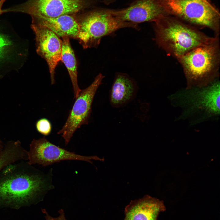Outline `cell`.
<instances>
[{
	"label": "cell",
	"instance_id": "cell-13",
	"mask_svg": "<svg viewBox=\"0 0 220 220\" xmlns=\"http://www.w3.org/2000/svg\"><path fill=\"white\" fill-rule=\"evenodd\" d=\"M72 15H63L56 17H32V23L47 28L59 37L66 36L77 39L79 25L76 18Z\"/></svg>",
	"mask_w": 220,
	"mask_h": 220
},
{
	"label": "cell",
	"instance_id": "cell-10",
	"mask_svg": "<svg viewBox=\"0 0 220 220\" xmlns=\"http://www.w3.org/2000/svg\"><path fill=\"white\" fill-rule=\"evenodd\" d=\"M110 9L112 14L118 19L137 24L155 22L163 16L169 15L159 0H135L127 7Z\"/></svg>",
	"mask_w": 220,
	"mask_h": 220
},
{
	"label": "cell",
	"instance_id": "cell-1",
	"mask_svg": "<svg viewBox=\"0 0 220 220\" xmlns=\"http://www.w3.org/2000/svg\"><path fill=\"white\" fill-rule=\"evenodd\" d=\"M52 172L45 173L24 160L5 167L0 171V207L17 208L42 200L54 189Z\"/></svg>",
	"mask_w": 220,
	"mask_h": 220
},
{
	"label": "cell",
	"instance_id": "cell-15",
	"mask_svg": "<svg viewBox=\"0 0 220 220\" xmlns=\"http://www.w3.org/2000/svg\"><path fill=\"white\" fill-rule=\"evenodd\" d=\"M61 38V61L68 71L72 85L74 98H76L81 90L78 82L77 62L70 38L66 36Z\"/></svg>",
	"mask_w": 220,
	"mask_h": 220
},
{
	"label": "cell",
	"instance_id": "cell-11",
	"mask_svg": "<svg viewBox=\"0 0 220 220\" xmlns=\"http://www.w3.org/2000/svg\"><path fill=\"white\" fill-rule=\"evenodd\" d=\"M31 28L35 35L37 52L47 62L51 83L53 84L55 69L61 61V40L52 31L43 26L32 23Z\"/></svg>",
	"mask_w": 220,
	"mask_h": 220
},
{
	"label": "cell",
	"instance_id": "cell-7",
	"mask_svg": "<svg viewBox=\"0 0 220 220\" xmlns=\"http://www.w3.org/2000/svg\"><path fill=\"white\" fill-rule=\"evenodd\" d=\"M104 77L99 74L89 86L81 90L75 98L65 123L57 133L64 139L65 145L78 129L88 123L94 97Z\"/></svg>",
	"mask_w": 220,
	"mask_h": 220
},
{
	"label": "cell",
	"instance_id": "cell-2",
	"mask_svg": "<svg viewBox=\"0 0 220 220\" xmlns=\"http://www.w3.org/2000/svg\"><path fill=\"white\" fill-rule=\"evenodd\" d=\"M155 40L168 55L176 59L215 38L207 36L193 25L170 15L154 22Z\"/></svg>",
	"mask_w": 220,
	"mask_h": 220
},
{
	"label": "cell",
	"instance_id": "cell-12",
	"mask_svg": "<svg viewBox=\"0 0 220 220\" xmlns=\"http://www.w3.org/2000/svg\"><path fill=\"white\" fill-rule=\"evenodd\" d=\"M165 210L163 201L145 195L125 207L123 220H157L160 213Z\"/></svg>",
	"mask_w": 220,
	"mask_h": 220
},
{
	"label": "cell",
	"instance_id": "cell-3",
	"mask_svg": "<svg viewBox=\"0 0 220 220\" xmlns=\"http://www.w3.org/2000/svg\"><path fill=\"white\" fill-rule=\"evenodd\" d=\"M186 79V87L202 88L218 78L220 65L219 36L195 48L177 59Z\"/></svg>",
	"mask_w": 220,
	"mask_h": 220
},
{
	"label": "cell",
	"instance_id": "cell-23",
	"mask_svg": "<svg viewBox=\"0 0 220 220\" xmlns=\"http://www.w3.org/2000/svg\"><path fill=\"white\" fill-rule=\"evenodd\" d=\"M0 0L3 1L4 2H5V1H6V0Z\"/></svg>",
	"mask_w": 220,
	"mask_h": 220
},
{
	"label": "cell",
	"instance_id": "cell-6",
	"mask_svg": "<svg viewBox=\"0 0 220 220\" xmlns=\"http://www.w3.org/2000/svg\"><path fill=\"white\" fill-rule=\"evenodd\" d=\"M76 19L79 26L77 39L84 49L97 46L103 37L120 29L138 28V24L118 19L110 9L95 10Z\"/></svg>",
	"mask_w": 220,
	"mask_h": 220
},
{
	"label": "cell",
	"instance_id": "cell-5",
	"mask_svg": "<svg viewBox=\"0 0 220 220\" xmlns=\"http://www.w3.org/2000/svg\"><path fill=\"white\" fill-rule=\"evenodd\" d=\"M220 82L217 79L202 88L193 87L179 91L170 98L174 105L184 109L180 117L201 113L203 118L220 114Z\"/></svg>",
	"mask_w": 220,
	"mask_h": 220
},
{
	"label": "cell",
	"instance_id": "cell-18",
	"mask_svg": "<svg viewBox=\"0 0 220 220\" xmlns=\"http://www.w3.org/2000/svg\"><path fill=\"white\" fill-rule=\"evenodd\" d=\"M10 45V42L0 34V59L4 57Z\"/></svg>",
	"mask_w": 220,
	"mask_h": 220
},
{
	"label": "cell",
	"instance_id": "cell-14",
	"mask_svg": "<svg viewBox=\"0 0 220 220\" xmlns=\"http://www.w3.org/2000/svg\"><path fill=\"white\" fill-rule=\"evenodd\" d=\"M137 91V86L131 79L123 75H117L110 90L111 105L115 108L125 106L134 99Z\"/></svg>",
	"mask_w": 220,
	"mask_h": 220
},
{
	"label": "cell",
	"instance_id": "cell-17",
	"mask_svg": "<svg viewBox=\"0 0 220 220\" xmlns=\"http://www.w3.org/2000/svg\"><path fill=\"white\" fill-rule=\"evenodd\" d=\"M36 127L38 131L45 136L49 135L52 131L51 123L49 120L46 118L38 120L36 123Z\"/></svg>",
	"mask_w": 220,
	"mask_h": 220
},
{
	"label": "cell",
	"instance_id": "cell-21",
	"mask_svg": "<svg viewBox=\"0 0 220 220\" xmlns=\"http://www.w3.org/2000/svg\"><path fill=\"white\" fill-rule=\"evenodd\" d=\"M4 2L0 1V15L3 13V9H2V7Z\"/></svg>",
	"mask_w": 220,
	"mask_h": 220
},
{
	"label": "cell",
	"instance_id": "cell-22",
	"mask_svg": "<svg viewBox=\"0 0 220 220\" xmlns=\"http://www.w3.org/2000/svg\"><path fill=\"white\" fill-rule=\"evenodd\" d=\"M4 146V145H3L2 141L0 139V152L3 149Z\"/></svg>",
	"mask_w": 220,
	"mask_h": 220
},
{
	"label": "cell",
	"instance_id": "cell-8",
	"mask_svg": "<svg viewBox=\"0 0 220 220\" xmlns=\"http://www.w3.org/2000/svg\"><path fill=\"white\" fill-rule=\"evenodd\" d=\"M27 151L28 160L31 165L38 164L43 167L65 160H76L92 164L91 160L103 161L97 156H86L75 153L56 145L45 137L34 139Z\"/></svg>",
	"mask_w": 220,
	"mask_h": 220
},
{
	"label": "cell",
	"instance_id": "cell-4",
	"mask_svg": "<svg viewBox=\"0 0 220 220\" xmlns=\"http://www.w3.org/2000/svg\"><path fill=\"white\" fill-rule=\"evenodd\" d=\"M169 15L192 25L206 28L219 36L220 14L208 0H159Z\"/></svg>",
	"mask_w": 220,
	"mask_h": 220
},
{
	"label": "cell",
	"instance_id": "cell-20",
	"mask_svg": "<svg viewBox=\"0 0 220 220\" xmlns=\"http://www.w3.org/2000/svg\"><path fill=\"white\" fill-rule=\"evenodd\" d=\"M116 0H101L106 5H108L114 2Z\"/></svg>",
	"mask_w": 220,
	"mask_h": 220
},
{
	"label": "cell",
	"instance_id": "cell-9",
	"mask_svg": "<svg viewBox=\"0 0 220 220\" xmlns=\"http://www.w3.org/2000/svg\"><path fill=\"white\" fill-rule=\"evenodd\" d=\"M87 3L86 0H28L4 9L3 12L23 13L31 17H56L75 13L85 7Z\"/></svg>",
	"mask_w": 220,
	"mask_h": 220
},
{
	"label": "cell",
	"instance_id": "cell-16",
	"mask_svg": "<svg viewBox=\"0 0 220 220\" xmlns=\"http://www.w3.org/2000/svg\"><path fill=\"white\" fill-rule=\"evenodd\" d=\"M27 151L19 141L7 142L0 152V171L9 164L28 160Z\"/></svg>",
	"mask_w": 220,
	"mask_h": 220
},
{
	"label": "cell",
	"instance_id": "cell-19",
	"mask_svg": "<svg viewBox=\"0 0 220 220\" xmlns=\"http://www.w3.org/2000/svg\"><path fill=\"white\" fill-rule=\"evenodd\" d=\"M42 211L45 214V217L46 220H67L65 216L64 211L62 209H61L58 211L59 215L56 218L50 216L44 209H42Z\"/></svg>",
	"mask_w": 220,
	"mask_h": 220
}]
</instances>
